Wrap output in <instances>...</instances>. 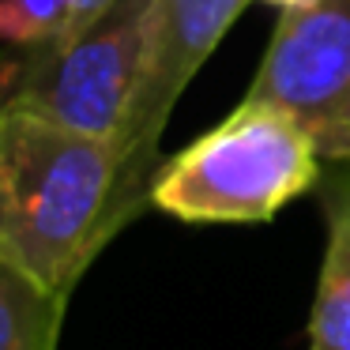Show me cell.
<instances>
[{
	"mask_svg": "<svg viewBox=\"0 0 350 350\" xmlns=\"http://www.w3.org/2000/svg\"><path fill=\"white\" fill-rule=\"evenodd\" d=\"M324 159L290 113L241 102L222 124L162 162L151 207L181 222H267L317 189Z\"/></svg>",
	"mask_w": 350,
	"mask_h": 350,
	"instance_id": "cell-2",
	"label": "cell"
},
{
	"mask_svg": "<svg viewBox=\"0 0 350 350\" xmlns=\"http://www.w3.org/2000/svg\"><path fill=\"white\" fill-rule=\"evenodd\" d=\"M245 4L249 0H151L136 87L113 139L124 162V177L139 196L151 200L154 192L162 170V132L174 106L204 61L219 49Z\"/></svg>",
	"mask_w": 350,
	"mask_h": 350,
	"instance_id": "cell-5",
	"label": "cell"
},
{
	"mask_svg": "<svg viewBox=\"0 0 350 350\" xmlns=\"http://www.w3.org/2000/svg\"><path fill=\"white\" fill-rule=\"evenodd\" d=\"M147 207L113 139L0 109V264L72 297L98 252Z\"/></svg>",
	"mask_w": 350,
	"mask_h": 350,
	"instance_id": "cell-1",
	"label": "cell"
},
{
	"mask_svg": "<svg viewBox=\"0 0 350 350\" xmlns=\"http://www.w3.org/2000/svg\"><path fill=\"white\" fill-rule=\"evenodd\" d=\"M317 189L327 245L309 317V350H350V162L327 159Z\"/></svg>",
	"mask_w": 350,
	"mask_h": 350,
	"instance_id": "cell-6",
	"label": "cell"
},
{
	"mask_svg": "<svg viewBox=\"0 0 350 350\" xmlns=\"http://www.w3.org/2000/svg\"><path fill=\"white\" fill-rule=\"evenodd\" d=\"M68 0H0V46H38L68 34Z\"/></svg>",
	"mask_w": 350,
	"mask_h": 350,
	"instance_id": "cell-8",
	"label": "cell"
},
{
	"mask_svg": "<svg viewBox=\"0 0 350 350\" xmlns=\"http://www.w3.org/2000/svg\"><path fill=\"white\" fill-rule=\"evenodd\" d=\"M271 4H279V8H282V4H294V0H271Z\"/></svg>",
	"mask_w": 350,
	"mask_h": 350,
	"instance_id": "cell-10",
	"label": "cell"
},
{
	"mask_svg": "<svg viewBox=\"0 0 350 350\" xmlns=\"http://www.w3.org/2000/svg\"><path fill=\"white\" fill-rule=\"evenodd\" d=\"M72 4V19H68V34H79V31H87L91 23H98L102 16H106L109 8H113L117 0H68ZM64 34V38H68Z\"/></svg>",
	"mask_w": 350,
	"mask_h": 350,
	"instance_id": "cell-9",
	"label": "cell"
},
{
	"mask_svg": "<svg viewBox=\"0 0 350 350\" xmlns=\"http://www.w3.org/2000/svg\"><path fill=\"white\" fill-rule=\"evenodd\" d=\"M241 102L290 113L320 159H350V0L282 4Z\"/></svg>",
	"mask_w": 350,
	"mask_h": 350,
	"instance_id": "cell-4",
	"label": "cell"
},
{
	"mask_svg": "<svg viewBox=\"0 0 350 350\" xmlns=\"http://www.w3.org/2000/svg\"><path fill=\"white\" fill-rule=\"evenodd\" d=\"M68 297L0 264V350H57Z\"/></svg>",
	"mask_w": 350,
	"mask_h": 350,
	"instance_id": "cell-7",
	"label": "cell"
},
{
	"mask_svg": "<svg viewBox=\"0 0 350 350\" xmlns=\"http://www.w3.org/2000/svg\"><path fill=\"white\" fill-rule=\"evenodd\" d=\"M151 0H117L87 31L38 46H0V109L117 139L139 72Z\"/></svg>",
	"mask_w": 350,
	"mask_h": 350,
	"instance_id": "cell-3",
	"label": "cell"
},
{
	"mask_svg": "<svg viewBox=\"0 0 350 350\" xmlns=\"http://www.w3.org/2000/svg\"><path fill=\"white\" fill-rule=\"evenodd\" d=\"M347 162H350V159H347Z\"/></svg>",
	"mask_w": 350,
	"mask_h": 350,
	"instance_id": "cell-11",
	"label": "cell"
}]
</instances>
